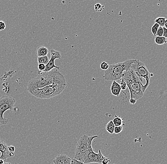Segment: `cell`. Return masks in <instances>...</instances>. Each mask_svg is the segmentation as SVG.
<instances>
[{
	"mask_svg": "<svg viewBox=\"0 0 167 164\" xmlns=\"http://www.w3.org/2000/svg\"><path fill=\"white\" fill-rule=\"evenodd\" d=\"M66 86L65 76L59 72L53 84L41 89H35L30 93L38 98L48 99L60 95L65 90Z\"/></svg>",
	"mask_w": 167,
	"mask_h": 164,
	"instance_id": "obj_1",
	"label": "cell"
},
{
	"mask_svg": "<svg viewBox=\"0 0 167 164\" xmlns=\"http://www.w3.org/2000/svg\"><path fill=\"white\" fill-rule=\"evenodd\" d=\"M59 72L56 69L49 72L40 73L36 78L29 81L27 85V91L30 92L35 89H41L53 84Z\"/></svg>",
	"mask_w": 167,
	"mask_h": 164,
	"instance_id": "obj_2",
	"label": "cell"
},
{
	"mask_svg": "<svg viewBox=\"0 0 167 164\" xmlns=\"http://www.w3.org/2000/svg\"><path fill=\"white\" fill-rule=\"evenodd\" d=\"M135 61V59H128L122 62L109 65L108 69L104 71L103 78L106 81L120 80L123 72L128 70Z\"/></svg>",
	"mask_w": 167,
	"mask_h": 164,
	"instance_id": "obj_3",
	"label": "cell"
},
{
	"mask_svg": "<svg viewBox=\"0 0 167 164\" xmlns=\"http://www.w3.org/2000/svg\"><path fill=\"white\" fill-rule=\"evenodd\" d=\"M131 68L134 71L137 76L139 78L142 87L143 86V80L144 79L145 80V84L142 88L143 92L144 93L148 87L150 85L151 74L144 63L140 61L138 59H135L134 62L132 65Z\"/></svg>",
	"mask_w": 167,
	"mask_h": 164,
	"instance_id": "obj_4",
	"label": "cell"
},
{
	"mask_svg": "<svg viewBox=\"0 0 167 164\" xmlns=\"http://www.w3.org/2000/svg\"><path fill=\"white\" fill-rule=\"evenodd\" d=\"M98 136L95 135L93 136H88V149L86 152L85 158L84 159L83 162L85 164H90V163H98L101 164L102 161L105 157L103 155L101 150H99L98 153H96L94 152L92 146V141L94 139L98 138Z\"/></svg>",
	"mask_w": 167,
	"mask_h": 164,
	"instance_id": "obj_5",
	"label": "cell"
},
{
	"mask_svg": "<svg viewBox=\"0 0 167 164\" xmlns=\"http://www.w3.org/2000/svg\"><path fill=\"white\" fill-rule=\"evenodd\" d=\"M15 103L16 100L12 96L4 95L0 98V126L8 122V119L4 118V113L8 110L13 111Z\"/></svg>",
	"mask_w": 167,
	"mask_h": 164,
	"instance_id": "obj_6",
	"label": "cell"
},
{
	"mask_svg": "<svg viewBox=\"0 0 167 164\" xmlns=\"http://www.w3.org/2000/svg\"><path fill=\"white\" fill-rule=\"evenodd\" d=\"M88 136L84 135L80 137L77 143L75 159L83 162L88 149Z\"/></svg>",
	"mask_w": 167,
	"mask_h": 164,
	"instance_id": "obj_7",
	"label": "cell"
},
{
	"mask_svg": "<svg viewBox=\"0 0 167 164\" xmlns=\"http://www.w3.org/2000/svg\"><path fill=\"white\" fill-rule=\"evenodd\" d=\"M125 82L129 89L130 98L135 99L137 100L143 97L144 93L142 90V86L139 81L129 80Z\"/></svg>",
	"mask_w": 167,
	"mask_h": 164,
	"instance_id": "obj_8",
	"label": "cell"
},
{
	"mask_svg": "<svg viewBox=\"0 0 167 164\" xmlns=\"http://www.w3.org/2000/svg\"><path fill=\"white\" fill-rule=\"evenodd\" d=\"M51 58L49 60L48 64L46 65V68L43 72H48L53 69L54 68H56L57 69H59L60 67L57 66L55 65V60L56 59H61L62 55L60 51H57L54 49H51L50 50Z\"/></svg>",
	"mask_w": 167,
	"mask_h": 164,
	"instance_id": "obj_9",
	"label": "cell"
},
{
	"mask_svg": "<svg viewBox=\"0 0 167 164\" xmlns=\"http://www.w3.org/2000/svg\"><path fill=\"white\" fill-rule=\"evenodd\" d=\"M0 152L1 153L0 158L4 160L5 161L9 157H13L15 156V154L11 153L9 151L7 143L1 139H0Z\"/></svg>",
	"mask_w": 167,
	"mask_h": 164,
	"instance_id": "obj_10",
	"label": "cell"
},
{
	"mask_svg": "<svg viewBox=\"0 0 167 164\" xmlns=\"http://www.w3.org/2000/svg\"><path fill=\"white\" fill-rule=\"evenodd\" d=\"M71 158L64 154H59L53 160L54 164H71Z\"/></svg>",
	"mask_w": 167,
	"mask_h": 164,
	"instance_id": "obj_11",
	"label": "cell"
},
{
	"mask_svg": "<svg viewBox=\"0 0 167 164\" xmlns=\"http://www.w3.org/2000/svg\"><path fill=\"white\" fill-rule=\"evenodd\" d=\"M111 91L112 95L117 97H119L122 91V89L120 83H117L116 81H113L111 86Z\"/></svg>",
	"mask_w": 167,
	"mask_h": 164,
	"instance_id": "obj_12",
	"label": "cell"
},
{
	"mask_svg": "<svg viewBox=\"0 0 167 164\" xmlns=\"http://www.w3.org/2000/svg\"><path fill=\"white\" fill-rule=\"evenodd\" d=\"M49 53V49L46 47L41 46L38 47L36 50V55L38 57H44L47 55Z\"/></svg>",
	"mask_w": 167,
	"mask_h": 164,
	"instance_id": "obj_13",
	"label": "cell"
},
{
	"mask_svg": "<svg viewBox=\"0 0 167 164\" xmlns=\"http://www.w3.org/2000/svg\"><path fill=\"white\" fill-rule=\"evenodd\" d=\"M115 125L113 123V120H110L107 123L106 125V131L108 132V133L111 134H113L114 133V129H115Z\"/></svg>",
	"mask_w": 167,
	"mask_h": 164,
	"instance_id": "obj_14",
	"label": "cell"
},
{
	"mask_svg": "<svg viewBox=\"0 0 167 164\" xmlns=\"http://www.w3.org/2000/svg\"><path fill=\"white\" fill-rule=\"evenodd\" d=\"M155 42L156 44L159 45H163V44L167 43V38L163 36H161V37L155 36Z\"/></svg>",
	"mask_w": 167,
	"mask_h": 164,
	"instance_id": "obj_15",
	"label": "cell"
},
{
	"mask_svg": "<svg viewBox=\"0 0 167 164\" xmlns=\"http://www.w3.org/2000/svg\"><path fill=\"white\" fill-rule=\"evenodd\" d=\"M50 58L48 57V55H46L44 57H38L37 61L38 64H43L46 65L49 62L50 60Z\"/></svg>",
	"mask_w": 167,
	"mask_h": 164,
	"instance_id": "obj_16",
	"label": "cell"
},
{
	"mask_svg": "<svg viewBox=\"0 0 167 164\" xmlns=\"http://www.w3.org/2000/svg\"><path fill=\"white\" fill-rule=\"evenodd\" d=\"M113 121L115 126H122L123 123V119L120 117H117V116L113 119Z\"/></svg>",
	"mask_w": 167,
	"mask_h": 164,
	"instance_id": "obj_17",
	"label": "cell"
},
{
	"mask_svg": "<svg viewBox=\"0 0 167 164\" xmlns=\"http://www.w3.org/2000/svg\"><path fill=\"white\" fill-rule=\"evenodd\" d=\"M165 19L166 18L165 17L157 18L154 21L155 23H158L160 26L163 27L164 26Z\"/></svg>",
	"mask_w": 167,
	"mask_h": 164,
	"instance_id": "obj_18",
	"label": "cell"
},
{
	"mask_svg": "<svg viewBox=\"0 0 167 164\" xmlns=\"http://www.w3.org/2000/svg\"><path fill=\"white\" fill-rule=\"evenodd\" d=\"M160 26L159 25V24H158V23H155L152 26V28L151 29V33H152L153 36H155V37L156 36L157 32V30H158Z\"/></svg>",
	"mask_w": 167,
	"mask_h": 164,
	"instance_id": "obj_19",
	"label": "cell"
},
{
	"mask_svg": "<svg viewBox=\"0 0 167 164\" xmlns=\"http://www.w3.org/2000/svg\"><path fill=\"white\" fill-rule=\"evenodd\" d=\"M95 10L96 12H101L104 9V6L100 4H96L95 5Z\"/></svg>",
	"mask_w": 167,
	"mask_h": 164,
	"instance_id": "obj_20",
	"label": "cell"
},
{
	"mask_svg": "<svg viewBox=\"0 0 167 164\" xmlns=\"http://www.w3.org/2000/svg\"><path fill=\"white\" fill-rule=\"evenodd\" d=\"M109 67V65L106 62H102L100 64V67L101 69L103 70H106Z\"/></svg>",
	"mask_w": 167,
	"mask_h": 164,
	"instance_id": "obj_21",
	"label": "cell"
},
{
	"mask_svg": "<svg viewBox=\"0 0 167 164\" xmlns=\"http://www.w3.org/2000/svg\"><path fill=\"white\" fill-rule=\"evenodd\" d=\"M121 81H120V86H121V89H122V90H125L126 88H127V84L126 83H125V81H124V79L123 78H121Z\"/></svg>",
	"mask_w": 167,
	"mask_h": 164,
	"instance_id": "obj_22",
	"label": "cell"
},
{
	"mask_svg": "<svg viewBox=\"0 0 167 164\" xmlns=\"http://www.w3.org/2000/svg\"><path fill=\"white\" fill-rule=\"evenodd\" d=\"M123 130V127L122 126H115L114 129V133L115 134H119L121 133Z\"/></svg>",
	"mask_w": 167,
	"mask_h": 164,
	"instance_id": "obj_23",
	"label": "cell"
},
{
	"mask_svg": "<svg viewBox=\"0 0 167 164\" xmlns=\"http://www.w3.org/2000/svg\"><path fill=\"white\" fill-rule=\"evenodd\" d=\"M38 74H39L40 73H42L45 70L46 68V65L43 64H38Z\"/></svg>",
	"mask_w": 167,
	"mask_h": 164,
	"instance_id": "obj_24",
	"label": "cell"
},
{
	"mask_svg": "<svg viewBox=\"0 0 167 164\" xmlns=\"http://www.w3.org/2000/svg\"><path fill=\"white\" fill-rule=\"evenodd\" d=\"M163 27L160 26L158 30H157V32L156 36L161 37V36H163Z\"/></svg>",
	"mask_w": 167,
	"mask_h": 164,
	"instance_id": "obj_25",
	"label": "cell"
},
{
	"mask_svg": "<svg viewBox=\"0 0 167 164\" xmlns=\"http://www.w3.org/2000/svg\"><path fill=\"white\" fill-rule=\"evenodd\" d=\"M8 150L10 152L13 154H15V148L13 146H8Z\"/></svg>",
	"mask_w": 167,
	"mask_h": 164,
	"instance_id": "obj_26",
	"label": "cell"
},
{
	"mask_svg": "<svg viewBox=\"0 0 167 164\" xmlns=\"http://www.w3.org/2000/svg\"><path fill=\"white\" fill-rule=\"evenodd\" d=\"M6 28V24L3 21H0V30H3Z\"/></svg>",
	"mask_w": 167,
	"mask_h": 164,
	"instance_id": "obj_27",
	"label": "cell"
},
{
	"mask_svg": "<svg viewBox=\"0 0 167 164\" xmlns=\"http://www.w3.org/2000/svg\"><path fill=\"white\" fill-rule=\"evenodd\" d=\"M110 162V160L109 159V157H105L103 158V160L102 161L101 164H108V163Z\"/></svg>",
	"mask_w": 167,
	"mask_h": 164,
	"instance_id": "obj_28",
	"label": "cell"
},
{
	"mask_svg": "<svg viewBox=\"0 0 167 164\" xmlns=\"http://www.w3.org/2000/svg\"><path fill=\"white\" fill-rule=\"evenodd\" d=\"M72 162L74 164H86L81 161L78 160L75 158L72 160Z\"/></svg>",
	"mask_w": 167,
	"mask_h": 164,
	"instance_id": "obj_29",
	"label": "cell"
},
{
	"mask_svg": "<svg viewBox=\"0 0 167 164\" xmlns=\"http://www.w3.org/2000/svg\"><path fill=\"white\" fill-rule=\"evenodd\" d=\"M137 102V100H136L135 99L132 98H130V99H129V103L131 104H135V103Z\"/></svg>",
	"mask_w": 167,
	"mask_h": 164,
	"instance_id": "obj_30",
	"label": "cell"
},
{
	"mask_svg": "<svg viewBox=\"0 0 167 164\" xmlns=\"http://www.w3.org/2000/svg\"><path fill=\"white\" fill-rule=\"evenodd\" d=\"M163 37H165L167 38V29L164 27H163Z\"/></svg>",
	"mask_w": 167,
	"mask_h": 164,
	"instance_id": "obj_31",
	"label": "cell"
},
{
	"mask_svg": "<svg viewBox=\"0 0 167 164\" xmlns=\"http://www.w3.org/2000/svg\"><path fill=\"white\" fill-rule=\"evenodd\" d=\"M164 27L167 29V18L165 19V23H164Z\"/></svg>",
	"mask_w": 167,
	"mask_h": 164,
	"instance_id": "obj_32",
	"label": "cell"
},
{
	"mask_svg": "<svg viewBox=\"0 0 167 164\" xmlns=\"http://www.w3.org/2000/svg\"><path fill=\"white\" fill-rule=\"evenodd\" d=\"M4 164H12L10 163H9V162H5Z\"/></svg>",
	"mask_w": 167,
	"mask_h": 164,
	"instance_id": "obj_33",
	"label": "cell"
},
{
	"mask_svg": "<svg viewBox=\"0 0 167 164\" xmlns=\"http://www.w3.org/2000/svg\"><path fill=\"white\" fill-rule=\"evenodd\" d=\"M71 164H74V163H73V162H72V161H71Z\"/></svg>",
	"mask_w": 167,
	"mask_h": 164,
	"instance_id": "obj_34",
	"label": "cell"
},
{
	"mask_svg": "<svg viewBox=\"0 0 167 164\" xmlns=\"http://www.w3.org/2000/svg\"></svg>",
	"mask_w": 167,
	"mask_h": 164,
	"instance_id": "obj_35",
	"label": "cell"
}]
</instances>
